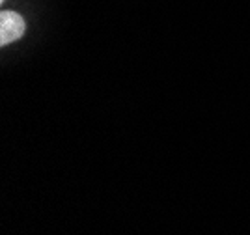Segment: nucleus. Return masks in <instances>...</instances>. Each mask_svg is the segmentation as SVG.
I'll return each mask as SVG.
<instances>
[{
	"label": "nucleus",
	"mask_w": 250,
	"mask_h": 235,
	"mask_svg": "<svg viewBox=\"0 0 250 235\" xmlns=\"http://www.w3.org/2000/svg\"><path fill=\"white\" fill-rule=\"evenodd\" d=\"M24 32H26V22L19 13H15V11L0 13V45L2 47L21 40Z\"/></svg>",
	"instance_id": "f257e3e1"
},
{
	"label": "nucleus",
	"mask_w": 250,
	"mask_h": 235,
	"mask_svg": "<svg viewBox=\"0 0 250 235\" xmlns=\"http://www.w3.org/2000/svg\"><path fill=\"white\" fill-rule=\"evenodd\" d=\"M0 2H4V0H0Z\"/></svg>",
	"instance_id": "f03ea898"
}]
</instances>
